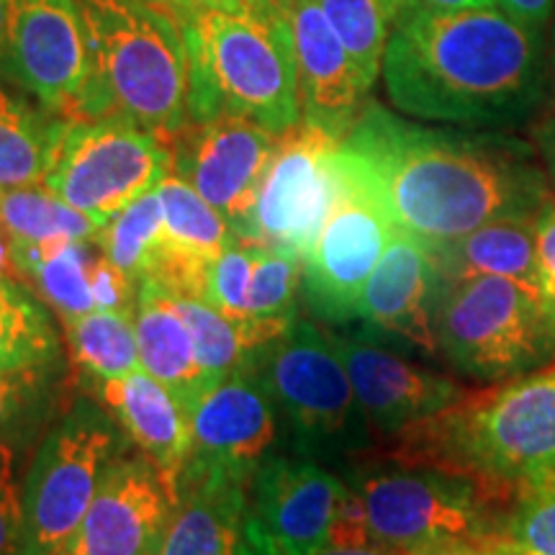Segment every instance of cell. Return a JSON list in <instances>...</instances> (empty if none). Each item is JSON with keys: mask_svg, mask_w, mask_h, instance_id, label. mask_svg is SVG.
Wrapping results in <instances>:
<instances>
[{"mask_svg": "<svg viewBox=\"0 0 555 555\" xmlns=\"http://www.w3.org/2000/svg\"><path fill=\"white\" fill-rule=\"evenodd\" d=\"M339 159L380 201L393 227L429 245L502 219L538 217L547 180L525 142L425 129L367 106L339 142Z\"/></svg>", "mask_w": 555, "mask_h": 555, "instance_id": "6da1fadb", "label": "cell"}, {"mask_svg": "<svg viewBox=\"0 0 555 555\" xmlns=\"http://www.w3.org/2000/svg\"><path fill=\"white\" fill-rule=\"evenodd\" d=\"M380 69L399 111L466 127L525 121L551 88L545 31L499 5L404 13L393 21Z\"/></svg>", "mask_w": 555, "mask_h": 555, "instance_id": "7a4b0ae2", "label": "cell"}, {"mask_svg": "<svg viewBox=\"0 0 555 555\" xmlns=\"http://www.w3.org/2000/svg\"><path fill=\"white\" fill-rule=\"evenodd\" d=\"M189 121L237 116L283 134L301 121L294 34L283 0L183 11Z\"/></svg>", "mask_w": 555, "mask_h": 555, "instance_id": "3957f363", "label": "cell"}, {"mask_svg": "<svg viewBox=\"0 0 555 555\" xmlns=\"http://www.w3.org/2000/svg\"><path fill=\"white\" fill-rule=\"evenodd\" d=\"M90 73L75 119L121 116L172 142L189 124L183 21L155 0H78Z\"/></svg>", "mask_w": 555, "mask_h": 555, "instance_id": "277c9868", "label": "cell"}, {"mask_svg": "<svg viewBox=\"0 0 555 555\" xmlns=\"http://www.w3.org/2000/svg\"><path fill=\"white\" fill-rule=\"evenodd\" d=\"M397 461L522 489L555 476V365L399 433Z\"/></svg>", "mask_w": 555, "mask_h": 555, "instance_id": "5b68a950", "label": "cell"}, {"mask_svg": "<svg viewBox=\"0 0 555 555\" xmlns=\"http://www.w3.org/2000/svg\"><path fill=\"white\" fill-rule=\"evenodd\" d=\"M352 489L363 499L376 547L412 555L442 545H499V517L509 486L453 470L404 466L356 470Z\"/></svg>", "mask_w": 555, "mask_h": 555, "instance_id": "8992f818", "label": "cell"}, {"mask_svg": "<svg viewBox=\"0 0 555 555\" xmlns=\"http://www.w3.org/2000/svg\"><path fill=\"white\" fill-rule=\"evenodd\" d=\"M437 350L476 380L522 378L555 352L538 288L496 275L468 278L442 294Z\"/></svg>", "mask_w": 555, "mask_h": 555, "instance_id": "52a82bcc", "label": "cell"}, {"mask_svg": "<svg viewBox=\"0 0 555 555\" xmlns=\"http://www.w3.org/2000/svg\"><path fill=\"white\" fill-rule=\"evenodd\" d=\"M255 367L273 393L298 455H347L365 446L371 425L335 337L296 317L260 352Z\"/></svg>", "mask_w": 555, "mask_h": 555, "instance_id": "ba28073f", "label": "cell"}, {"mask_svg": "<svg viewBox=\"0 0 555 555\" xmlns=\"http://www.w3.org/2000/svg\"><path fill=\"white\" fill-rule=\"evenodd\" d=\"M127 440L108 409L86 397L54 422L24 476L26 553L57 555L67 545Z\"/></svg>", "mask_w": 555, "mask_h": 555, "instance_id": "9c48e42d", "label": "cell"}, {"mask_svg": "<svg viewBox=\"0 0 555 555\" xmlns=\"http://www.w3.org/2000/svg\"><path fill=\"white\" fill-rule=\"evenodd\" d=\"M170 172V144L152 131L121 116L67 119L41 185L106 227Z\"/></svg>", "mask_w": 555, "mask_h": 555, "instance_id": "30bf717a", "label": "cell"}, {"mask_svg": "<svg viewBox=\"0 0 555 555\" xmlns=\"http://www.w3.org/2000/svg\"><path fill=\"white\" fill-rule=\"evenodd\" d=\"M339 142L304 119L283 131L242 240L307 262L343 183Z\"/></svg>", "mask_w": 555, "mask_h": 555, "instance_id": "8fae6325", "label": "cell"}, {"mask_svg": "<svg viewBox=\"0 0 555 555\" xmlns=\"http://www.w3.org/2000/svg\"><path fill=\"white\" fill-rule=\"evenodd\" d=\"M189 416L191 453L178 483L227 478L249 486L281 442V412L255 365L208 386Z\"/></svg>", "mask_w": 555, "mask_h": 555, "instance_id": "7c38bea8", "label": "cell"}, {"mask_svg": "<svg viewBox=\"0 0 555 555\" xmlns=\"http://www.w3.org/2000/svg\"><path fill=\"white\" fill-rule=\"evenodd\" d=\"M339 193L314 249L304 262V296L319 319L345 324L358 317L360 294L391 242V217L363 180L339 159Z\"/></svg>", "mask_w": 555, "mask_h": 555, "instance_id": "4fadbf2b", "label": "cell"}, {"mask_svg": "<svg viewBox=\"0 0 555 555\" xmlns=\"http://www.w3.org/2000/svg\"><path fill=\"white\" fill-rule=\"evenodd\" d=\"M0 67L39 106L75 119L90 73L78 0H9Z\"/></svg>", "mask_w": 555, "mask_h": 555, "instance_id": "5bb4252c", "label": "cell"}, {"mask_svg": "<svg viewBox=\"0 0 555 555\" xmlns=\"http://www.w3.org/2000/svg\"><path fill=\"white\" fill-rule=\"evenodd\" d=\"M178 502L176 478L144 453L124 450L57 555H157Z\"/></svg>", "mask_w": 555, "mask_h": 555, "instance_id": "9a60e30c", "label": "cell"}, {"mask_svg": "<svg viewBox=\"0 0 555 555\" xmlns=\"http://www.w3.org/2000/svg\"><path fill=\"white\" fill-rule=\"evenodd\" d=\"M278 142L281 134L237 116L189 121L170 142L172 172L217 208L242 240Z\"/></svg>", "mask_w": 555, "mask_h": 555, "instance_id": "2e32d148", "label": "cell"}, {"mask_svg": "<svg viewBox=\"0 0 555 555\" xmlns=\"http://www.w3.org/2000/svg\"><path fill=\"white\" fill-rule=\"evenodd\" d=\"M345 491L314 457L275 453L249 481V515L278 555H309L330 543Z\"/></svg>", "mask_w": 555, "mask_h": 555, "instance_id": "e0dca14e", "label": "cell"}, {"mask_svg": "<svg viewBox=\"0 0 555 555\" xmlns=\"http://www.w3.org/2000/svg\"><path fill=\"white\" fill-rule=\"evenodd\" d=\"M347 376L367 425L384 435L404 429L461 404L468 397L453 378L397 356L367 337H335Z\"/></svg>", "mask_w": 555, "mask_h": 555, "instance_id": "ac0fdd59", "label": "cell"}, {"mask_svg": "<svg viewBox=\"0 0 555 555\" xmlns=\"http://www.w3.org/2000/svg\"><path fill=\"white\" fill-rule=\"evenodd\" d=\"M442 294L446 283L433 245L397 229L360 294L358 317L367 327L435 356Z\"/></svg>", "mask_w": 555, "mask_h": 555, "instance_id": "d6986e66", "label": "cell"}, {"mask_svg": "<svg viewBox=\"0 0 555 555\" xmlns=\"http://www.w3.org/2000/svg\"><path fill=\"white\" fill-rule=\"evenodd\" d=\"M294 34L301 119L345 139L363 114L365 90L319 0H283Z\"/></svg>", "mask_w": 555, "mask_h": 555, "instance_id": "ffe728a7", "label": "cell"}, {"mask_svg": "<svg viewBox=\"0 0 555 555\" xmlns=\"http://www.w3.org/2000/svg\"><path fill=\"white\" fill-rule=\"evenodd\" d=\"M157 193L163 204V255L155 273L144 281H155L170 294L198 298L208 266L240 237L217 208L176 172L157 185Z\"/></svg>", "mask_w": 555, "mask_h": 555, "instance_id": "44dd1931", "label": "cell"}, {"mask_svg": "<svg viewBox=\"0 0 555 555\" xmlns=\"http://www.w3.org/2000/svg\"><path fill=\"white\" fill-rule=\"evenodd\" d=\"M88 391L119 422L139 453L178 481L191 453L189 406L142 367L124 378L90 384Z\"/></svg>", "mask_w": 555, "mask_h": 555, "instance_id": "7402d4cb", "label": "cell"}, {"mask_svg": "<svg viewBox=\"0 0 555 555\" xmlns=\"http://www.w3.org/2000/svg\"><path fill=\"white\" fill-rule=\"evenodd\" d=\"M180 502L157 555H255L249 486L227 478L180 481Z\"/></svg>", "mask_w": 555, "mask_h": 555, "instance_id": "603a6c76", "label": "cell"}, {"mask_svg": "<svg viewBox=\"0 0 555 555\" xmlns=\"http://www.w3.org/2000/svg\"><path fill=\"white\" fill-rule=\"evenodd\" d=\"M134 332L142 371L168 386L191 412V406L206 391L204 371L198 365L189 324L176 307V298L155 281L139 283Z\"/></svg>", "mask_w": 555, "mask_h": 555, "instance_id": "cb8c5ba5", "label": "cell"}, {"mask_svg": "<svg viewBox=\"0 0 555 555\" xmlns=\"http://www.w3.org/2000/svg\"><path fill=\"white\" fill-rule=\"evenodd\" d=\"M535 221L538 217L491 221L463 237L433 245L446 288L481 275L509 278L538 288Z\"/></svg>", "mask_w": 555, "mask_h": 555, "instance_id": "d4e9b609", "label": "cell"}, {"mask_svg": "<svg viewBox=\"0 0 555 555\" xmlns=\"http://www.w3.org/2000/svg\"><path fill=\"white\" fill-rule=\"evenodd\" d=\"M16 275L41 296L60 322L82 317L95 309L90 278L101 258L95 240L11 242Z\"/></svg>", "mask_w": 555, "mask_h": 555, "instance_id": "484cf974", "label": "cell"}, {"mask_svg": "<svg viewBox=\"0 0 555 555\" xmlns=\"http://www.w3.org/2000/svg\"><path fill=\"white\" fill-rule=\"evenodd\" d=\"M60 367L52 309L18 275H0V378Z\"/></svg>", "mask_w": 555, "mask_h": 555, "instance_id": "4316f807", "label": "cell"}, {"mask_svg": "<svg viewBox=\"0 0 555 555\" xmlns=\"http://www.w3.org/2000/svg\"><path fill=\"white\" fill-rule=\"evenodd\" d=\"M65 121L50 108L31 106L24 95L0 86V189L44 180Z\"/></svg>", "mask_w": 555, "mask_h": 555, "instance_id": "83f0119b", "label": "cell"}, {"mask_svg": "<svg viewBox=\"0 0 555 555\" xmlns=\"http://www.w3.org/2000/svg\"><path fill=\"white\" fill-rule=\"evenodd\" d=\"M69 356L82 384L124 378L139 371L134 311L93 309L88 314L62 322Z\"/></svg>", "mask_w": 555, "mask_h": 555, "instance_id": "f1b7e54d", "label": "cell"}, {"mask_svg": "<svg viewBox=\"0 0 555 555\" xmlns=\"http://www.w3.org/2000/svg\"><path fill=\"white\" fill-rule=\"evenodd\" d=\"M0 229L11 242H54L95 240L103 224L37 183L0 189Z\"/></svg>", "mask_w": 555, "mask_h": 555, "instance_id": "f546056e", "label": "cell"}, {"mask_svg": "<svg viewBox=\"0 0 555 555\" xmlns=\"http://www.w3.org/2000/svg\"><path fill=\"white\" fill-rule=\"evenodd\" d=\"M163 204L157 189L139 196L101 229V253L134 283L155 273L163 255Z\"/></svg>", "mask_w": 555, "mask_h": 555, "instance_id": "4dcf8cb0", "label": "cell"}, {"mask_svg": "<svg viewBox=\"0 0 555 555\" xmlns=\"http://www.w3.org/2000/svg\"><path fill=\"white\" fill-rule=\"evenodd\" d=\"M332 29L356 65L360 88L371 90L384 67V52L397 11L391 0H319Z\"/></svg>", "mask_w": 555, "mask_h": 555, "instance_id": "1f68e13d", "label": "cell"}, {"mask_svg": "<svg viewBox=\"0 0 555 555\" xmlns=\"http://www.w3.org/2000/svg\"><path fill=\"white\" fill-rule=\"evenodd\" d=\"M496 547L509 555H555V476L519 489Z\"/></svg>", "mask_w": 555, "mask_h": 555, "instance_id": "d6a6232c", "label": "cell"}, {"mask_svg": "<svg viewBox=\"0 0 555 555\" xmlns=\"http://www.w3.org/2000/svg\"><path fill=\"white\" fill-rule=\"evenodd\" d=\"M304 286V260L281 249L262 247L255 262L247 294V317L296 319L298 294Z\"/></svg>", "mask_w": 555, "mask_h": 555, "instance_id": "836d02e7", "label": "cell"}, {"mask_svg": "<svg viewBox=\"0 0 555 555\" xmlns=\"http://www.w3.org/2000/svg\"><path fill=\"white\" fill-rule=\"evenodd\" d=\"M57 367L0 378V440H21L52 404Z\"/></svg>", "mask_w": 555, "mask_h": 555, "instance_id": "e575fe53", "label": "cell"}, {"mask_svg": "<svg viewBox=\"0 0 555 555\" xmlns=\"http://www.w3.org/2000/svg\"><path fill=\"white\" fill-rule=\"evenodd\" d=\"M260 245L237 240L232 242L217 260L211 262L204 278L201 301L219 309L229 317H247V294L253 281L255 262H258Z\"/></svg>", "mask_w": 555, "mask_h": 555, "instance_id": "d590c367", "label": "cell"}, {"mask_svg": "<svg viewBox=\"0 0 555 555\" xmlns=\"http://www.w3.org/2000/svg\"><path fill=\"white\" fill-rule=\"evenodd\" d=\"M0 555H29L21 440H0Z\"/></svg>", "mask_w": 555, "mask_h": 555, "instance_id": "8d00e7d4", "label": "cell"}, {"mask_svg": "<svg viewBox=\"0 0 555 555\" xmlns=\"http://www.w3.org/2000/svg\"><path fill=\"white\" fill-rule=\"evenodd\" d=\"M535 283L540 301L555 330V204L540 208L535 221Z\"/></svg>", "mask_w": 555, "mask_h": 555, "instance_id": "74e56055", "label": "cell"}, {"mask_svg": "<svg viewBox=\"0 0 555 555\" xmlns=\"http://www.w3.org/2000/svg\"><path fill=\"white\" fill-rule=\"evenodd\" d=\"M90 288H93L95 309H127L134 311L139 283L131 281L121 273L119 268L111 262L106 255L101 253L99 262L93 268V278H90Z\"/></svg>", "mask_w": 555, "mask_h": 555, "instance_id": "f35d334b", "label": "cell"}, {"mask_svg": "<svg viewBox=\"0 0 555 555\" xmlns=\"http://www.w3.org/2000/svg\"><path fill=\"white\" fill-rule=\"evenodd\" d=\"M496 5L519 24L545 31L555 16V0H496Z\"/></svg>", "mask_w": 555, "mask_h": 555, "instance_id": "ab89813d", "label": "cell"}, {"mask_svg": "<svg viewBox=\"0 0 555 555\" xmlns=\"http://www.w3.org/2000/svg\"><path fill=\"white\" fill-rule=\"evenodd\" d=\"M397 18L414 11H463V9H489L496 0H391Z\"/></svg>", "mask_w": 555, "mask_h": 555, "instance_id": "60d3db41", "label": "cell"}, {"mask_svg": "<svg viewBox=\"0 0 555 555\" xmlns=\"http://www.w3.org/2000/svg\"><path fill=\"white\" fill-rule=\"evenodd\" d=\"M412 555H509L502 547H486V545H442V547H427V551L412 553Z\"/></svg>", "mask_w": 555, "mask_h": 555, "instance_id": "b9f144b4", "label": "cell"}, {"mask_svg": "<svg viewBox=\"0 0 555 555\" xmlns=\"http://www.w3.org/2000/svg\"><path fill=\"white\" fill-rule=\"evenodd\" d=\"M309 555H399L393 551H386V547H376V545H363V547H343V545H324L319 551L309 553Z\"/></svg>", "mask_w": 555, "mask_h": 555, "instance_id": "7bdbcfd3", "label": "cell"}, {"mask_svg": "<svg viewBox=\"0 0 555 555\" xmlns=\"http://www.w3.org/2000/svg\"><path fill=\"white\" fill-rule=\"evenodd\" d=\"M240 0H178L176 11H201V9H224V5H234Z\"/></svg>", "mask_w": 555, "mask_h": 555, "instance_id": "ee69618b", "label": "cell"}, {"mask_svg": "<svg viewBox=\"0 0 555 555\" xmlns=\"http://www.w3.org/2000/svg\"><path fill=\"white\" fill-rule=\"evenodd\" d=\"M543 152L547 159V168H551V176L555 180V119L547 121L543 129Z\"/></svg>", "mask_w": 555, "mask_h": 555, "instance_id": "f6af8a7d", "label": "cell"}, {"mask_svg": "<svg viewBox=\"0 0 555 555\" xmlns=\"http://www.w3.org/2000/svg\"><path fill=\"white\" fill-rule=\"evenodd\" d=\"M0 275H16V266H13L11 255V240L5 237L3 229H0Z\"/></svg>", "mask_w": 555, "mask_h": 555, "instance_id": "bcb514c9", "label": "cell"}, {"mask_svg": "<svg viewBox=\"0 0 555 555\" xmlns=\"http://www.w3.org/2000/svg\"><path fill=\"white\" fill-rule=\"evenodd\" d=\"M5 31H9V0H0V57L5 50Z\"/></svg>", "mask_w": 555, "mask_h": 555, "instance_id": "7dc6e473", "label": "cell"}, {"mask_svg": "<svg viewBox=\"0 0 555 555\" xmlns=\"http://www.w3.org/2000/svg\"><path fill=\"white\" fill-rule=\"evenodd\" d=\"M547 73H551V88H555V18L551 37H547Z\"/></svg>", "mask_w": 555, "mask_h": 555, "instance_id": "c3c4849f", "label": "cell"}, {"mask_svg": "<svg viewBox=\"0 0 555 555\" xmlns=\"http://www.w3.org/2000/svg\"><path fill=\"white\" fill-rule=\"evenodd\" d=\"M155 3H163V5H168V9H172V11H176L178 0H155Z\"/></svg>", "mask_w": 555, "mask_h": 555, "instance_id": "681fc988", "label": "cell"}]
</instances>
